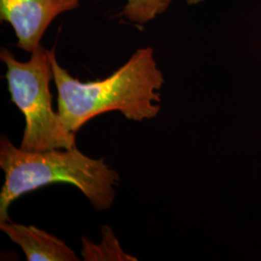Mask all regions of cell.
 <instances>
[{
  "label": "cell",
  "mask_w": 261,
  "mask_h": 261,
  "mask_svg": "<svg viewBox=\"0 0 261 261\" xmlns=\"http://www.w3.org/2000/svg\"><path fill=\"white\" fill-rule=\"evenodd\" d=\"M0 168L5 181L0 192V222L9 220V207L16 199L43 187L66 183L77 188L97 211L112 207L119 174L105 158L93 159L75 147L25 151L5 136L0 139Z\"/></svg>",
  "instance_id": "cell-2"
},
{
  "label": "cell",
  "mask_w": 261,
  "mask_h": 261,
  "mask_svg": "<svg viewBox=\"0 0 261 261\" xmlns=\"http://www.w3.org/2000/svg\"><path fill=\"white\" fill-rule=\"evenodd\" d=\"M82 255L85 261H137L138 258L124 252L112 227H102V241L99 244L83 237Z\"/></svg>",
  "instance_id": "cell-6"
},
{
  "label": "cell",
  "mask_w": 261,
  "mask_h": 261,
  "mask_svg": "<svg viewBox=\"0 0 261 261\" xmlns=\"http://www.w3.org/2000/svg\"><path fill=\"white\" fill-rule=\"evenodd\" d=\"M0 58L7 69L5 79L11 102L25 119L19 148L40 152L75 147V134L67 130L59 112L53 108L49 89L53 70L48 50L40 45L31 53L28 61L21 62L8 48L2 47Z\"/></svg>",
  "instance_id": "cell-3"
},
{
  "label": "cell",
  "mask_w": 261,
  "mask_h": 261,
  "mask_svg": "<svg viewBox=\"0 0 261 261\" xmlns=\"http://www.w3.org/2000/svg\"><path fill=\"white\" fill-rule=\"evenodd\" d=\"M79 7L80 0H0V19L14 29L18 47L32 53L57 16Z\"/></svg>",
  "instance_id": "cell-4"
},
{
  "label": "cell",
  "mask_w": 261,
  "mask_h": 261,
  "mask_svg": "<svg viewBox=\"0 0 261 261\" xmlns=\"http://www.w3.org/2000/svg\"><path fill=\"white\" fill-rule=\"evenodd\" d=\"M172 0H127L121 15L130 22L143 25L168 9ZM196 4L202 0H186Z\"/></svg>",
  "instance_id": "cell-7"
},
{
  "label": "cell",
  "mask_w": 261,
  "mask_h": 261,
  "mask_svg": "<svg viewBox=\"0 0 261 261\" xmlns=\"http://www.w3.org/2000/svg\"><path fill=\"white\" fill-rule=\"evenodd\" d=\"M57 89L58 112L68 132L76 134L85 123L109 112H121L128 120L155 118L161 111L160 89L164 75L152 47H141L113 74L83 83L59 65L56 49L48 50Z\"/></svg>",
  "instance_id": "cell-1"
},
{
  "label": "cell",
  "mask_w": 261,
  "mask_h": 261,
  "mask_svg": "<svg viewBox=\"0 0 261 261\" xmlns=\"http://www.w3.org/2000/svg\"><path fill=\"white\" fill-rule=\"evenodd\" d=\"M0 229L19 245L29 261H77L75 252L61 239L34 225L0 222Z\"/></svg>",
  "instance_id": "cell-5"
}]
</instances>
